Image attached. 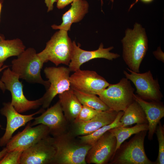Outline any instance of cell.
I'll return each instance as SVG.
<instances>
[{"mask_svg": "<svg viewBox=\"0 0 164 164\" xmlns=\"http://www.w3.org/2000/svg\"><path fill=\"white\" fill-rule=\"evenodd\" d=\"M148 131L141 132L116 151L109 163L111 164H156L147 157L144 147Z\"/></svg>", "mask_w": 164, "mask_h": 164, "instance_id": "cell-5", "label": "cell"}, {"mask_svg": "<svg viewBox=\"0 0 164 164\" xmlns=\"http://www.w3.org/2000/svg\"><path fill=\"white\" fill-rule=\"evenodd\" d=\"M23 151L15 150L8 152L0 161V164H20L21 157Z\"/></svg>", "mask_w": 164, "mask_h": 164, "instance_id": "cell-28", "label": "cell"}, {"mask_svg": "<svg viewBox=\"0 0 164 164\" xmlns=\"http://www.w3.org/2000/svg\"><path fill=\"white\" fill-rule=\"evenodd\" d=\"M101 111L87 106L82 105L80 112L72 123H79L87 121Z\"/></svg>", "mask_w": 164, "mask_h": 164, "instance_id": "cell-27", "label": "cell"}, {"mask_svg": "<svg viewBox=\"0 0 164 164\" xmlns=\"http://www.w3.org/2000/svg\"><path fill=\"white\" fill-rule=\"evenodd\" d=\"M135 100L141 106L148 122V138L151 140L160 120L164 117V106L160 101L149 102L134 94Z\"/></svg>", "mask_w": 164, "mask_h": 164, "instance_id": "cell-18", "label": "cell"}, {"mask_svg": "<svg viewBox=\"0 0 164 164\" xmlns=\"http://www.w3.org/2000/svg\"><path fill=\"white\" fill-rule=\"evenodd\" d=\"M2 6V2L0 0V15L1 12Z\"/></svg>", "mask_w": 164, "mask_h": 164, "instance_id": "cell-35", "label": "cell"}, {"mask_svg": "<svg viewBox=\"0 0 164 164\" xmlns=\"http://www.w3.org/2000/svg\"><path fill=\"white\" fill-rule=\"evenodd\" d=\"M123 60L132 71L139 73V68L148 49V39L145 29L136 23L133 29H127L121 40Z\"/></svg>", "mask_w": 164, "mask_h": 164, "instance_id": "cell-1", "label": "cell"}, {"mask_svg": "<svg viewBox=\"0 0 164 164\" xmlns=\"http://www.w3.org/2000/svg\"><path fill=\"white\" fill-rule=\"evenodd\" d=\"M89 5L85 0H75L71 3L70 9L63 15L62 22L59 25L51 26L54 29L70 30L71 26L74 23L80 21L88 12Z\"/></svg>", "mask_w": 164, "mask_h": 164, "instance_id": "cell-19", "label": "cell"}, {"mask_svg": "<svg viewBox=\"0 0 164 164\" xmlns=\"http://www.w3.org/2000/svg\"><path fill=\"white\" fill-rule=\"evenodd\" d=\"M121 127H126L135 124H148L145 113L143 109L135 101L124 111L120 120Z\"/></svg>", "mask_w": 164, "mask_h": 164, "instance_id": "cell-22", "label": "cell"}, {"mask_svg": "<svg viewBox=\"0 0 164 164\" xmlns=\"http://www.w3.org/2000/svg\"><path fill=\"white\" fill-rule=\"evenodd\" d=\"M19 79V76L9 67L4 70L1 79L6 90L11 93L10 102L15 109L19 113H22L42 105L41 97L34 101H29L26 98L23 93V85Z\"/></svg>", "mask_w": 164, "mask_h": 164, "instance_id": "cell-7", "label": "cell"}, {"mask_svg": "<svg viewBox=\"0 0 164 164\" xmlns=\"http://www.w3.org/2000/svg\"><path fill=\"white\" fill-rule=\"evenodd\" d=\"M9 65H4V63L0 64V73L3 70L9 67ZM0 89L2 90L3 93H4L6 90L4 84L0 79Z\"/></svg>", "mask_w": 164, "mask_h": 164, "instance_id": "cell-30", "label": "cell"}, {"mask_svg": "<svg viewBox=\"0 0 164 164\" xmlns=\"http://www.w3.org/2000/svg\"><path fill=\"white\" fill-rule=\"evenodd\" d=\"M130 72L125 70L123 73L126 78L134 85L137 95L143 100L152 101H160L163 95L157 80L154 79L150 70L140 73L132 71L128 68Z\"/></svg>", "mask_w": 164, "mask_h": 164, "instance_id": "cell-9", "label": "cell"}, {"mask_svg": "<svg viewBox=\"0 0 164 164\" xmlns=\"http://www.w3.org/2000/svg\"><path fill=\"white\" fill-rule=\"evenodd\" d=\"M58 97L64 115L70 124L76 118L82 105L71 88L59 94Z\"/></svg>", "mask_w": 164, "mask_h": 164, "instance_id": "cell-20", "label": "cell"}, {"mask_svg": "<svg viewBox=\"0 0 164 164\" xmlns=\"http://www.w3.org/2000/svg\"><path fill=\"white\" fill-rule=\"evenodd\" d=\"M123 113V111L118 112L115 119L111 124L102 127L90 134L77 137L82 142L92 145L104 134L110 129L116 127H121L122 123L120 120Z\"/></svg>", "mask_w": 164, "mask_h": 164, "instance_id": "cell-24", "label": "cell"}, {"mask_svg": "<svg viewBox=\"0 0 164 164\" xmlns=\"http://www.w3.org/2000/svg\"><path fill=\"white\" fill-rule=\"evenodd\" d=\"M26 46L19 39L5 40L0 34V64L4 63L7 58L18 56L24 51Z\"/></svg>", "mask_w": 164, "mask_h": 164, "instance_id": "cell-21", "label": "cell"}, {"mask_svg": "<svg viewBox=\"0 0 164 164\" xmlns=\"http://www.w3.org/2000/svg\"><path fill=\"white\" fill-rule=\"evenodd\" d=\"M70 80L71 88L96 95L110 84L96 72L80 69L70 76Z\"/></svg>", "mask_w": 164, "mask_h": 164, "instance_id": "cell-11", "label": "cell"}, {"mask_svg": "<svg viewBox=\"0 0 164 164\" xmlns=\"http://www.w3.org/2000/svg\"><path fill=\"white\" fill-rule=\"evenodd\" d=\"M44 62L39 56L36 50L29 47L12 60V70L17 74L19 79L32 83L43 85L47 89L50 83L42 78L41 71Z\"/></svg>", "mask_w": 164, "mask_h": 164, "instance_id": "cell-3", "label": "cell"}, {"mask_svg": "<svg viewBox=\"0 0 164 164\" xmlns=\"http://www.w3.org/2000/svg\"><path fill=\"white\" fill-rule=\"evenodd\" d=\"M157 125L156 132L158 141L159 149L158 155L156 164H164V127L160 121Z\"/></svg>", "mask_w": 164, "mask_h": 164, "instance_id": "cell-26", "label": "cell"}, {"mask_svg": "<svg viewBox=\"0 0 164 164\" xmlns=\"http://www.w3.org/2000/svg\"><path fill=\"white\" fill-rule=\"evenodd\" d=\"M114 0H111V2H114ZM101 5L102 6V5L103 3V1L102 0H101Z\"/></svg>", "mask_w": 164, "mask_h": 164, "instance_id": "cell-36", "label": "cell"}, {"mask_svg": "<svg viewBox=\"0 0 164 164\" xmlns=\"http://www.w3.org/2000/svg\"><path fill=\"white\" fill-rule=\"evenodd\" d=\"M134 91L130 81L122 78L117 83L110 84L97 95L111 109L124 111L135 101Z\"/></svg>", "mask_w": 164, "mask_h": 164, "instance_id": "cell-6", "label": "cell"}, {"mask_svg": "<svg viewBox=\"0 0 164 164\" xmlns=\"http://www.w3.org/2000/svg\"><path fill=\"white\" fill-rule=\"evenodd\" d=\"M153 0H136L135 2L130 5L129 10L135 4L139 1H140L145 4H148L152 2Z\"/></svg>", "mask_w": 164, "mask_h": 164, "instance_id": "cell-33", "label": "cell"}, {"mask_svg": "<svg viewBox=\"0 0 164 164\" xmlns=\"http://www.w3.org/2000/svg\"><path fill=\"white\" fill-rule=\"evenodd\" d=\"M7 152V150L5 147L4 148L2 151H0V161Z\"/></svg>", "mask_w": 164, "mask_h": 164, "instance_id": "cell-34", "label": "cell"}, {"mask_svg": "<svg viewBox=\"0 0 164 164\" xmlns=\"http://www.w3.org/2000/svg\"><path fill=\"white\" fill-rule=\"evenodd\" d=\"M44 72L50 83L49 87L41 97L43 109L48 108L54 97L71 88L70 80V72L68 67H46Z\"/></svg>", "mask_w": 164, "mask_h": 164, "instance_id": "cell-8", "label": "cell"}, {"mask_svg": "<svg viewBox=\"0 0 164 164\" xmlns=\"http://www.w3.org/2000/svg\"><path fill=\"white\" fill-rule=\"evenodd\" d=\"M49 128L43 124L32 127L29 123L24 129L12 137L6 145L7 151H24L49 135Z\"/></svg>", "mask_w": 164, "mask_h": 164, "instance_id": "cell-12", "label": "cell"}, {"mask_svg": "<svg viewBox=\"0 0 164 164\" xmlns=\"http://www.w3.org/2000/svg\"><path fill=\"white\" fill-rule=\"evenodd\" d=\"M56 153L53 164H86L91 145L84 143L69 131L53 137Z\"/></svg>", "mask_w": 164, "mask_h": 164, "instance_id": "cell-2", "label": "cell"}, {"mask_svg": "<svg viewBox=\"0 0 164 164\" xmlns=\"http://www.w3.org/2000/svg\"><path fill=\"white\" fill-rule=\"evenodd\" d=\"M72 89L82 105L101 111L111 109L96 95L86 93L75 89Z\"/></svg>", "mask_w": 164, "mask_h": 164, "instance_id": "cell-25", "label": "cell"}, {"mask_svg": "<svg viewBox=\"0 0 164 164\" xmlns=\"http://www.w3.org/2000/svg\"><path fill=\"white\" fill-rule=\"evenodd\" d=\"M56 153L54 138L49 135L23 151L20 164H53Z\"/></svg>", "mask_w": 164, "mask_h": 164, "instance_id": "cell-10", "label": "cell"}, {"mask_svg": "<svg viewBox=\"0 0 164 164\" xmlns=\"http://www.w3.org/2000/svg\"><path fill=\"white\" fill-rule=\"evenodd\" d=\"M73 43L72 56L68 65L70 72H74L79 70L83 63L93 59L104 58L112 60L120 56L117 53L110 52L114 48L113 46L104 48L102 43L100 44L97 50L93 51H87L81 49L80 44L78 43L77 45L75 41H73Z\"/></svg>", "mask_w": 164, "mask_h": 164, "instance_id": "cell-16", "label": "cell"}, {"mask_svg": "<svg viewBox=\"0 0 164 164\" xmlns=\"http://www.w3.org/2000/svg\"><path fill=\"white\" fill-rule=\"evenodd\" d=\"M42 124L48 127L50 134L55 137L69 131L70 124L66 118L59 101L34 118L33 126Z\"/></svg>", "mask_w": 164, "mask_h": 164, "instance_id": "cell-14", "label": "cell"}, {"mask_svg": "<svg viewBox=\"0 0 164 164\" xmlns=\"http://www.w3.org/2000/svg\"><path fill=\"white\" fill-rule=\"evenodd\" d=\"M3 105V107L0 110V112L6 118L7 124L5 133L0 138V147L6 145L16 130L34 119V116L45 111L44 109L42 108L32 114L23 115L15 109L10 102L4 103Z\"/></svg>", "mask_w": 164, "mask_h": 164, "instance_id": "cell-15", "label": "cell"}, {"mask_svg": "<svg viewBox=\"0 0 164 164\" xmlns=\"http://www.w3.org/2000/svg\"><path fill=\"white\" fill-rule=\"evenodd\" d=\"M116 139L108 131L91 146L86 157L87 164H106L110 162L115 152Z\"/></svg>", "mask_w": 164, "mask_h": 164, "instance_id": "cell-13", "label": "cell"}, {"mask_svg": "<svg viewBox=\"0 0 164 164\" xmlns=\"http://www.w3.org/2000/svg\"><path fill=\"white\" fill-rule=\"evenodd\" d=\"M59 30L47 42L44 49L37 54L45 63L50 61L56 66L61 64L69 65L72 56L73 42L68 31Z\"/></svg>", "mask_w": 164, "mask_h": 164, "instance_id": "cell-4", "label": "cell"}, {"mask_svg": "<svg viewBox=\"0 0 164 164\" xmlns=\"http://www.w3.org/2000/svg\"><path fill=\"white\" fill-rule=\"evenodd\" d=\"M75 0H58L56 7L59 9H63Z\"/></svg>", "mask_w": 164, "mask_h": 164, "instance_id": "cell-29", "label": "cell"}, {"mask_svg": "<svg viewBox=\"0 0 164 164\" xmlns=\"http://www.w3.org/2000/svg\"><path fill=\"white\" fill-rule=\"evenodd\" d=\"M148 124H136L131 127H118L113 128L108 131L114 135L116 139V151L122 143L132 135L135 134L143 131H148Z\"/></svg>", "mask_w": 164, "mask_h": 164, "instance_id": "cell-23", "label": "cell"}, {"mask_svg": "<svg viewBox=\"0 0 164 164\" xmlns=\"http://www.w3.org/2000/svg\"><path fill=\"white\" fill-rule=\"evenodd\" d=\"M57 0H45V3L47 8L48 12L52 11L53 9V4Z\"/></svg>", "mask_w": 164, "mask_h": 164, "instance_id": "cell-31", "label": "cell"}, {"mask_svg": "<svg viewBox=\"0 0 164 164\" xmlns=\"http://www.w3.org/2000/svg\"><path fill=\"white\" fill-rule=\"evenodd\" d=\"M154 54L156 58L158 60L162 61L164 63V55L163 53L160 50H157V51L154 53Z\"/></svg>", "mask_w": 164, "mask_h": 164, "instance_id": "cell-32", "label": "cell"}, {"mask_svg": "<svg viewBox=\"0 0 164 164\" xmlns=\"http://www.w3.org/2000/svg\"><path fill=\"white\" fill-rule=\"evenodd\" d=\"M118 112L111 109L101 111L87 121L70 124L69 131L76 137L90 134L113 122Z\"/></svg>", "mask_w": 164, "mask_h": 164, "instance_id": "cell-17", "label": "cell"}]
</instances>
